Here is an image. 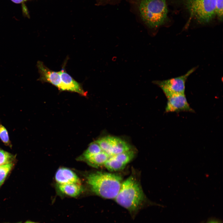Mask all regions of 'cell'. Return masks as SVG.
Wrapping results in <instances>:
<instances>
[{"label":"cell","instance_id":"cell-2","mask_svg":"<svg viewBox=\"0 0 223 223\" xmlns=\"http://www.w3.org/2000/svg\"><path fill=\"white\" fill-rule=\"evenodd\" d=\"M86 179L93 193L108 199L115 198L123 182L122 177L118 174L101 171L90 173Z\"/></svg>","mask_w":223,"mask_h":223},{"label":"cell","instance_id":"cell-3","mask_svg":"<svg viewBox=\"0 0 223 223\" xmlns=\"http://www.w3.org/2000/svg\"><path fill=\"white\" fill-rule=\"evenodd\" d=\"M137 9L143 22L155 28L163 24L167 18L166 0H134Z\"/></svg>","mask_w":223,"mask_h":223},{"label":"cell","instance_id":"cell-15","mask_svg":"<svg viewBox=\"0 0 223 223\" xmlns=\"http://www.w3.org/2000/svg\"><path fill=\"white\" fill-rule=\"evenodd\" d=\"M13 166L12 163L0 166V186L3 183Z\"/></svg>","mask_w":223,"mask_h":223},{"label":"cell","instance_id":"cell-5","mask_svg":"<svg viewBox=\"0 0 223 223\" xmlns=\"http://www.w3.org/2000/svg\"><path fill=\"white\" fill-rule=\"evenodd\" d=\"M194 67L184 75L163 81H156L154 83L162 90L166 97L171 95L185 94V84L188 77L196 69Z\"/></svg>","mask_w":223,"mask_h":223},{"label":"cell","instance_id":"cell-10","mask_svg":"<svg viewBox=\"0 0 223 223\" xmlns=\"http://www.w3.org/2000/svg\"><path fill=\"white\" fill-rule=\"evenodd\" d=\"M61 79V88L63 91L67 90L77 93L86 96L87 92L84 91L81 85L67 73L63 68L59 71Z\"/></svg>","mask_w":223,"mask_h":223},{"label":"cell","instance_id":"cell-20","mask_svg":"<svg viewBox=\"0 0 223 223\" xmlns=\"http://www.w3.org/2000/svg\"><path fill=\"white\" fill-rule=\"evenodd\" d=\"M207 223H220V222L217 220H211L208 221Z\"/></svg>","mask_w":223,"mask_h":223},{"label":"cell","instance_id":"cell-11","mask_svg":"<svg viewBox=\"0 0 223 223\" xmlns=\"http://www.w3.org/2000/svg\"><path fill=\"white\" fill-rule=\"evenodd\" d=\"M55 179L59 185L81 184L80 180L77 174L71 169L66 168H60L57 170Z\"/></svg>","mask_w":223,"mask_h":223},{"label":"cell","instance_id":"cell-8","mask_svg":"<svg viewBox=\"0 0 223 223\" xmlns=\"http://www.w3.org/2000/svg\"><path fill=\"white\" fill-rule=\"evenodd\" d=\"M166 98L167 102L165 108L166 112H195L188 103L185 94H173Z\"/></svg>","mask_w":223,"mask_h":223},{"label":"cell","instance_id":"cell-14","mask_svg":"<svg viewBox=\"0 0 223 223\" xmlns=\"http://www.w3.org/2000/svg\"><path fill=\"white\" fill-rule=\"evenodd\" d=\"M103 151L99 145L95 142L90 143L84 152L80 159L86 160L90 157Z\"/></svg>","mask_w":223,"mask_h":223},{"label":"cell","instance_id":"cell-19","mask_svg":"<svg viewBox=\"0 0 223 223\" xmlns=\"http://www.w3.org/2000/svg\"><path fill=\"white\" fill-rule=\"evenodd\" d=\"M12 2H13L16 3H21L24 1L27 0H11Z\"/></svg>","mask_w":223,"mask_h":223},{"label":"cell","instance_id":"cell-4","mask_svg":"<svg viewBox=\"0 0 223 223\" xmlns=\"http://www.w3.org/2000/svg\"><path fill=\"white\" fill-rule=\"evenodd\" d=\"M183 3L190 18L200 23H208L216 15V0H183Z\"/></svg>","mask_w":223,"mask_h":223},{"label":"cell","instance_id":"cell-21","mask_svg":"<svg viewBox=\"0 0 223 223\" xmlns=\"http://www.w3.org/2000/svg\"><path fill=\"white\" fill-rule=\"evenodd\" d=\"M25 223H37L33 222H32L31 221H27L26 222H25Z\"/></svg>","mask_w":223,"mask_h":223},{"label":"cell","instance_id":"cell-6","mask_svg":"<svg viewBox=\"0 0 223 223\" xmlns=\"http://www.w3.org/2000/svg\"><path fill=\"white\" fill-rule=\"evenodd\" d=\"M102 150L109 156L115 155L131 149L126 142L119 138L107 136L99 138L95 141Z\"/></svg>","mask_w":223,"mask_h":223},{"label":"cell","instance_id":"cell-12","mask_svg":"<svg viewBox=\"0 0 223 223\" xmlns=\"http://www.w3.org/2000/svg\"><path fill=\"white\" fill-rule=\"evenodd\" d=\"M59 188L62 193L72 197L78 196L83 190L81 184L78 183L59 185Z\"/></svg>","mask_w":223,"mask_h":223},{"label":"cell","instance_id":"cell-13","mask_svg":"<svg viewBox=\"0 0 223 223\" xmlns=\"http://www.w3.org/2000/svg\"><path fill=\"white\" fill-rule=\"evenodd\" d=\"M109 157L106 153L102 151L90 157L85 161L91 166L98 168L104 165Z\"/></svg>","mask_w":223,"mask_h":223},{"label":"cell","instance_id":"cell-16","mask_svg":"<svg viewBox=\"0 0 223 223\" xmlns=\"http://www.w3.org/2000/svg\"><path fill=\"white\" fill-rule=\"evenodd\" d=\"M0 139L6 146L12 147L8 130L6 127L0 123Z\"/></svg>","mask_w":223,"mask_h":223},{"label":"cell","instance_id":"cell-7","mask_svg":"<svg viewBox=\"0 0 223 223\" xmlns=\"http://www.w3.org/2000/svg\"><path fill=\"white\" fill-rule=\"evenodd\" d=\"M135 153L131 149L109 156L104 166L109 171H116L123 169L134 158Z\"/></svg>","mask_w":223,"mask_h":223},{"label":"cell","instance_id":"cell-22","mask_svg":"<svg viewBox=\"0 0 223 223\" xmlns=\"http://www.w3.org/2000/svg\"><path fill=\"white\" fill-rule=\"evenodd\" d=\"M20 223V222H18V223Z\"/></svg>","mask_w":223,"mask_h":223},{"label":"cell","instance_id":"cell-18","mask_svg":"<svg viewBox=\"0 0 223 223\" xmlns=\"http://www.w3.org/2000/svg\"><path fill=\"white\" fill-rule=\"evenodd\" d=\"M223 0H216V14L220 20L223 19Z\"/></svg>","mask_w":223,"mask_h":223},{"label":"cell","instance_id":"cell-17","mask_svg":"<svg viewBox=\"0 0 223 223\" xmlns=\"http://www.w3.org/2000/svg\"><path fill=\"white\" fill-rule=\"evenodd\" d=\"M14 159L12 154L0 148V166L12 163Z\"/></svg>","mask_w":223,"mask_h":223},{"label":"cell","instance_id":"cell-9","mask_svg":"<svg viewBox=\"0 0 223 223\" xmlns=\"http://www.w3.org/2000/svg\"><path fill=\"white\" fill-rule=\"evenodd\" d=\"M37 66L40 74L38 80L50 83L61 90V79L59 71L51 70L41 61L37 62Z\"/></svg>","mask_w":223,"mask_h":223},{"label":"cell","instance_id":"cell-1","mask_svg":"<svg viewBox=\"0 0 223 223\" xmlns=\"http://www.w3.org/2000/svg\"><path fill=\"white\" fill-rule=\"evenodd\" d=\"M114 199L117 204L127 210L133 216L143 207L146 201L140 183L132 175L123 181Z\"/></svg>","mask_w":223,"mask_h":223}]
</instances>
